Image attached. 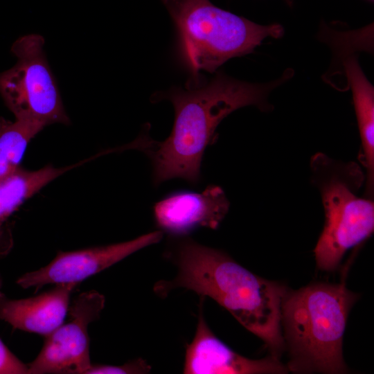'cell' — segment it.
I'll return each instance as SVG.
<instances>
[{
  "mask_svg": "<svg viewBox=\"0 0 374 374\" xmlns=\"http://www.w3.org/2000/svg\"><path fill=\"white\" fill-rule=\"evenodd\" d=\"M286 71L278 80L256 84L233 79L222 73L203 85L172 88L154 97L169 100L175 109L170 134L163 141H153L143 132L129 147L145 152L152 165L155 185L179 178L195 184L206 148L216 138V128L233 112L248 105L267 110L269 93L292 76Z\"/></svg>",
  "mask_w": 374,
  "mask_h": 374,
  "instance_id": "cell-1",
  "label": "cell"
},
{
  "mask_svg": "<svg viewBox=\"0 0 374 374\" xmlns=\"http://www.w3.org/2000/svg\"><path fill=\"white\" fill-rule=\"evenodd\" d=\"M167 256L177 274L171 280L157 282V294L165 296L182 288L212 299L278 357L285 347L280 313L287 291L283 286L253 274L224 251L188 237L174 241Z\"/></svg>",
  "mask_w": 374,
  "mask_h": 374,
  "instance_id": "cell-2",
  "label": "cell"
},
{
  "mask_svg": "<svg viewBox=\"0 0 374 374\" xmlns=\"http://www.w3.org/2000/svg\"><path fill=\"white\" fill-rule=\"evenodd\" d=\"M357 295L341 283H316L285 293L280 326L290 360L298 372L342 373L343 338Z\"/></svg>",
  "mask_w": 374,
  "mask_h": 374,
  "instance_id": "cell-3",
  "label": "cell"
},
{
  "mask_svg": "<svg viewBox=\"0 0 374 374\" xmlns=\"http://www.w3.org/2000/svg\"><path fill=\"white\" fill-rule=\"evenodd\" d=\"M161 1L178 30L181 55L195 84L201 70L213 73L229 59L252 53L265 38L283 34L280 24H256L210 0Z\"/></svg>",
  "mask_w": 374,
  "mask_h": 374,
  "instance_id": "cell-4",
  "label": "cell"
},
{
  "mask_svg": "<svg viewBox=\"0 0 374 374\" xmlns=\"http://www.w3.org/2000/svg\"><path fill=\"white\" fill-rule=\"evenodd\" d=\"M310 170L326 217L314 250L315 260L321 270L332 271L348 250L373 233L374 203L373 199L358 195L365 183V174L357 163L317 153L311 159Z\"/></svg>",
  "mask_w": 374,
  "mask_h": 374,
  "instance_id": "cell-5",
  "label": "cell"
},
{
  "mask_svg": "<svg viewBox=\"0 0 374 374\" xmlns=\"http://www.w3.org/2000/svg\"><path fill=\"white\" fill-rule=\"evenodd\" d=\"M44 39L30 34L17 39L11 52L15 66L0 73V94L15 118L36 121L44 127L70 120L44 51Z\"/></svg>",
  "mask_w": 374,
  "mask_h": 374,
  "instance_id": "cell-6",
  "label": "cell"
},
{
  "mask_svg": "<svg viewBox=\"0 0 374 374\" xmlns=\"http://www.w3.org/2000/svg\"><path fill=\"white\" fill-rule=\"evenodd\" d=\"M105 303V296L95 290L73 299L69 321L45 336L38 355L28 364V374H85L92 364L88 327L99 318Z\"/></svg>",
  "mask_w": 374,
  "mask_h": 374,
  "instance_id": "cell-7",
  "label": "cell"
},
{
  "mask_svg": "<svg viewBox=\"0 0 374 374\" xmlns=\"http://www.w3.org/2000/svg\"><path fill=\"white\" fill-rule=\"evenodd\" d=\"M163 237V232L158 230L125 242L75 251H59L47 265L23 274L16 283L24 289L33 287L35 290L48 284L78 285L132 253L158 243Z\"/></svg>",
  "mask_w": 374,
  "mask_h": 374,
  "instance_id": "cell-8",
  "label": "cell"
},
{
  "mask_svg": "<svg viewBox=\"0 0 374 374\" xmlns=\"http://www.w3.org/2000/svg\"><path fill=\"white\" fill-rule=\"evenodd\" d=\"M229 206L224 190L209 185L200 193H171L154 204L153 216L161 231L172 236H183L199 227L216 229Z\"/></svg>",
  "mask_w": 374,
  "mask_h": 374,
  "instance_id": "cell-9",
  "label": "cell"
},
{
  "mask_svg": "<svg viewBox=\"0 0 374 374\" xmlns=\"http://www.w3.org/2000/svg\"><path fill=\"white\" fill-rule=\"evenodd\" d=\"M287 371V367L274 355L251 359L233 351L211 331L201 307L194 338L186 348L184 373L262 374Z\"/></svg>",
  "mask_w": 374,
  "mask_h": 374,
  "instance_id": "cell-10",
  "label": "cell"
},
{
  "mask_svg": "<svg viewBox=\"0 0 374 374\" xmlns=\"http://www.w3.org/2000/svg\"><path fill=\"white\" fill-rule=\"evenodd\" d=\"M77 285L57 284L48 291L21 299H10L3 293L0 296V319L15 329L45 337L63 323Z\"/></svg>",
  "mask_w": 374,
  "mask_h": 374,
  "instance_id": "cell-11",
  "label": "cell"
},
{
  "mask_svg": "<svg viewBox=\"0 0 374 374\" xmlns=\"http://www.w3.org/2000/svg\"><path fill=\"white\" fill-rule=\"evenodd\" d=\"M78 166L55 168L47 165L36 170L20 167L12 175L0 179V257L7 255L12 245L10 233L6 227L9 217L44 186Z\"/></svg>",
  "mask_w": 374,
  "mask_h": 374,
  "instance_id": "cell-12",
  "label": "cell"
},
{
  "mask_svg": "<svg viewBox=\"0 0 374 374\" xmlns=\"http://www.w3.org/2000/svg\"><path fill=\"white\" fill-rule=\"evenodd\" d=\"M344 65L353 93L361 139L359 161L365 169L364 195L372 199L374 190V88L356 58L348 59Z\"/></svg>",
  "mask_w": 374,
  "mask_h": 374,
  "instance_id": "cell-13",
  "label": "cell"
},
{
  "mask_svg": "<svg viewBox=\"0 0 374 374\" xmlns=\"http://www.w3.org/2000/svg\"><path fill=\"white\" fill-rule=\"evenodd\" d=\"M44 127L29 119L15 118L10 121L0 117V179L20 168L28 143Z\"/></svg>",
  "mask_w": 374,
  "mask_h": 374,
  "instance_id": "cell-14",
  "label": "cell"
},
{
  "mask_svg": "<svg viewBox=\"0 0 374 374\" xmlns=\"http://www.w3.org/2000/svg\"><path fill=\"white\" fill-rule=\"evenodd\" d=\"M151 366L145 360L139 358L123 365L91 364L85 374H136L148 373Z\"/></svg>",
  "mask_w": 374,
  "mask_h": 374,
  "instance_id": "cell-15",
  "label": "cell"
},
{
  "mask_svg": "<svg viewBox=\"0 0 374 374\" xmlns=\"http://www.w3.org/2000/svg\"><path fill=\"white\" fill-rule=\"evenodd\" d=\"M0 374H28V364L17 358L1 339Z\"/></svg>",
  "mask_w": 374,
  "mask_h": 374,
  "instance_id": "cell-16",
  "label": "cell"
},
{
  "mask_svg": "<svg viewBox=\"0 0 374 374\" xmlns=\"http://www.w3.org/2000/svg\"><path fill=\"white\" fill-rule=\"evenodd\" d=\"M2 285H3V281H2L1 276L0 274V296L3 294V292H1Z\"/></svg>",
  "mask_w": 374,
  "mask_h": 374,
  "instance_id": "cell-17",
  "label": "cell"
}]
</instances>
